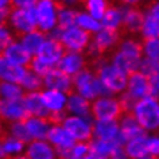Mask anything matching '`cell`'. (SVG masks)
Instances as JSON below:
<instances>
[{"label": "cell", "mask_w": 159, "mask_h": 159, "mask_svg": "<svg viewBox=\"0 0 159 159\" xmlns=\"http://www.w3.org/2000/svg\"><path fill=\"white\" fill-rule=\"evenodd\" d=\"M134 116L146 132L159 131V101L154 97H144L136 102Z\"/></svg>", "instance_id": "6da1fadb"}, {"label": "cell", "mask_w": 159, "mask_h": 159, "mask_svg": "<svg viewBox=\"0 0 159 159\" xmlns=\"http://www.w3.org/2000/svg\"><path fill=\"white\" fill-rule=\"evenodd\" d=\"M124 111L119 98L98 97L92 101L90 116L94 121H119L124 116Z\"/></svg>", "instance_id": "7a4b0ae2"}, {"label": "cell", "mask_w": 159, "mask_h": 159, "mask_svg": "<svg viewBox=\"0 0 159 159\" xmlns=\"http://www.w3.org/2000/svg\"><path fill=\"white\" fill-rule=\"evenodd\" d=\"M8 29L16 41H22L27 34L39 30L34 7L15 11L10 18Z\"/></svg>", "instance_id": "3957f363"}, {"label": "cell", "mask_w": 159, "mask_h": 159, "mask_svg": "<svg viewBox=\"0 0 159 159\" xmlns=\"http://www.w3.org/2000/svg\"><path fill=\"white\" fill-rule=\"evenodd\" d=\"M121 12V25L119 27V34L123 38H138L143 31L144 25V12L138 7L131 6H120Z\"/></svg>", "instance_id": "277c9868"}, {"label": "cell", "mask_w": 159, "mask_h": 159, "mask_svg": "<svg viewBox=\"0 0 159 159\" xmlns=\"http://www.w3.org/2000/svg\"><path fill=\"white\" fill-rule=\"evenodd\" d=\"M93 38H94V33H90V31H86L84 29H80V27L74 26L70 27L69 30H66L62 34L61 41L67 50L84 54L85 50L88 49V46L92 43Z\"/></svg>", "instance_id": "5b68a950"}, {"label": "cell", "mask_w": 159, "mask_h": 159, "mask_svg": "<svg viewBox=\"0 0 159 159\" xmlns=\"http://www.w3.org/2000/svg\"><path fill=\"white\" fill-rule=\"evenodd\" d=\"M30 117L33 116L27 109L23 97L16 100H0V120L3 124L12 121L26 123Z\"/></svg>", "instance_id": "8992f818"}, {"label": "cell", "mask_w": 159, "mask_h": 159, "mask_svg": "<svg viewBox=\"0 0 159 159\" xmlns=\"http://www.w3.org/2000/svg\"><path fill=\"white\" fill-rule=\"evenodd\" d=\"M38 29L49 35L57 27V8L54 0H39L35 6ZM49 38V37H47Z\"/></svg>", "instance_id": "52a82bcc"}, {"label": "cell", "mask_w": 159, "mask_h": 159, "mask_svg": "<svg viewBox=\"0 0 159 159\" xmlns=\"http://www.w3.org/2000/svg\"><path fill=\"white\" fill-rule=\"evenodd\" d=\"M97 77L100 78L102 85L107 89H109L112 93H120L123 90L127 89V82H128V77L116 69L113 65H104L100 70L97 71Z\"/></svg>", "instance_id": "ba28073f"}, {"label": "cell", "mask_w": 159, "mask_h": 159, "mask_svg": "<svg viewBox=\"0 0 159 159\" xmlns=\"http://www.w3.org/2000/svg\"><path fill=\"white\" fill-rule=\"evenodd\" d=\"M62 127L69 132L77 143H88L93 140V125L78 116H67Z\"/></svg>", "instance_id": "9c48e42d"}, {"label": "cell", "mask_w": 159, "mask_h": 159, "mask_svg": "<svg viewBox=\"0 0 159 159\" xmlns=\"http://www.w3.org/2000/svg\"><path fill=\"white\" fill-rule=\"evenodd\" d=\"M43 81H45L47 90H58V92H62L69 97L73 94H77L74 90L71 77L69 74L63 73L62 70L57 69V66L43 77Z\"/></svg>", "instance_id": "30bf717a"}, {"label": "cell", "mask_w": 159, "mask_h": 159, "mask_svg": "<svg viewBox=\"0 0 159 159\" xmlns=\"http://www.w3.org/2000/svg\"><path fill=\"white\" fill-rule=\"evenodd\" d=\"M67 49L65 45L62 43V41H57V39H47L45 43L42 45V47L38 51V57L39 59H42L43 62L50 63V65H57L59 62Z\"/></svg>", "instance_id": "8fae6325"}, {"label": "cell", "mask_w": 159, "mask_h": 159, "mask_svg": "<svg viewBox=\"0 0 159 159\" xmlns=\"http://www.w3.org/2000/svg\"><path fill=\"white\" fill-rule=\"evenodd\" d=\"M127 93H129L136 100H142L144 97L151 96V86H150V78L142 74L140 71H136L132 75L128 77L127 82Z\"/></svg>", "instance_id": "7c38bea8"}, {"label": "cell", "mask_w": 159, "mask_h": 159, "mask_svg": "<svg viewBox=\"0 0 159 159\" xmlns=\"http://www.w3.org/2000/svg\"><path fill=\"white\" fill-rule=\"evenodd\" d=\"M23 100L26 102V107L29 109L33 117L43 119L49 123V119L53 113V111H50L45 105V102L42 100V93L39 92H25L23 94Z\"/></svg>", "instance_id": "4fadbf2b"}, {"label": "cell", "mask_w": 159, "mask_h": 159, "mask_svg": "<svg viewBox=\"0 0 159 159\" xmlns=\"http://www.w3.org/2000/svg\"><path fill=\"white\" fill-rule=\"evenodd\" d=\"M27 70L22 66H18L8 61L4 55L0 54V81L12 82V84L20 85Z\"/></svg>", "instance_id": "5bb4252c"}, {"label": "cell", "mask_w": 159, "mask_h": 159, "mask_svg": "<svg viewBox=\"0 0 159 159\" xmlns=\"http://www.w3.org/2000/svg\"><path fill=\"white\" fill-rule=\"evenodd\" d=\"M86 66V61L84 54L74 53V51L67 50L65 55L59 59V62L57 63V69L62 70L63 73L69 74L70 77L74 74H77L80 70H82Z\"/></svg>", "instance_id": "9a60e30c"}, {"label": "cell", "mask_w": 159, "mask_h": 159, "mask_svg": "<svg viewBox=\"0 0 159 159\" xmlns=\"http://www.w3.org/2000/svg\"><path fill=\"white\" fill-rule=\"evenodd\" d=\"M120 125V135L123 138V140L125 143L132 140V139L146 136L147 132L140 127V124L138 123V120L135 119L134 113H127L123 116V119L119 123Z\"/></svg>", "instance_id": "2e32d148"}, {"label": "cell", "mask_w": 159, "mask_h": 159, "mask_svg": "<svg viewBox=\"0 0 159 159\" xmlns=\"http://www.w3.org/2000/svg\"><path fill=\"white\" fill-rule=\"evenodd\" d=\"M25 155L29 159H58L54 146L46 140H33L27 146Z\"/></svg>", "instance_id": "e0dca14e"}, {"label": "cell", "mask_w": 159, "mask_h": 159, "mask_svg": "<svg viewBox=\"0 0 159 159\" xmlns=\"http://www.w3.org/2000/svg\"><path fill=\"white\" fill-rule=\"evenodd\" d=\"M142 58L135 57L132 54L124 53V51H119V53L112 58V65L123 71L127 77L132 75L134 73L139 71V66H140Z\"/></svg>", "instance_id": "ac0fdd59"}, {"label": "cell", "mask_w": 159, "mask_h": 159, "mask_svg": "<svg viewBox=\"0 0 159 159\" xmlns=\"http://www.w3.org/2000/svg\"><path fill=\"white\" fill-rule=\"evenodd\" d=\"M120 134L119 121H94L93 124V140H116Z\"/></svg>", "instance_id": "d6986e66"}, {"label": "cell", "mask_w": 159, "mask_h": 159, "mask_svg": "<svg viewBox=\"0 0 159 159\" xmlns=\"http://www.w3.org/2000/svg\"><path fill=\"white\" fill-rule=\"evenodd\" d=\"M3 55H4L8 61H11L18 66H22V67H26L31 62V59H33V55L22 45H19L18 42H15L11 46L7 47V50L3 53Z\"/></svg>", "instance_id": "ffe728a7"}, {"label": "cell", "mask_w": 159, "mask_h": 159, "mask_svg": "<svg viewBox=\"0 0 159 159\" xmlns=\"http://www.w3.org/2000/svg\"><path fill=\"white\" fill-rule=\"evenodd\" d=\"M47 142L54 147H74L75 142L74 138L63 128V127H51L49 134H47Z\"/></svg>", "instance_id": "44dd1931"}, {"label": "cell", "mask_w": 159, "mask_h": 159, "mask_svg": "<svg viewBox=\"0 0 159 159\" xmlns=\"http://www.w3.org/2000/svg\"><path fill=\"white\" fill-rule=\"evenodd\" d=\"M90 105L92 102L86 100L85 97L80 96V94H73L66 101L65 109L67 111V113L77 115L78 117H88L90 116Z\"/></svg>", "instance_id": "7402d4cb"}, {"label": "cell", "mask_w": 159, "mask_h": 159, "mask_svg": "<svg viewBox=\"0 0 159 159\" xmlns=\"http://www.w3.org/2000/svg\"><path fill=\"white\" fill-rule=\"evenodd\" d=\"M26 127L34 140H46L47 134L51 128V125L46 120L38 117H30L26 121Z\"/></svg>", "instance_id": "603a6c76"}, {"label": "cell", "mask_w": 159, "mask_h": 159, "mask_svg": "<svg viewBox=\"0 0 159 159\" xmlns=\"http://www.w3.org/2000/svg\"><path fill=\"white\" fill-rule=\"evenodd\" d=\"M147 142H148V136H140L136 139L127 142L124 146V150L129 159H139L143 158L148 154V147H147Z\"/></svg>", "instance_id": "cb8c5ba5"}, {"label": "cell", "mask_w": 159, "mask_h": 159, "mask_svg": "<svg viewBox=\"0 0 159 159\" xmlns=\"http://www.w3.org/2000/svg\"><path fill=\"white\" fill-rule=\"evenodd\" d=\"M47 37H49V35L45 34L43 31L37 30V31H34V33L27 34L20 42H22V46L34 57V55H38V51L42 47L43 43H45Z\"/></svg>", "instance_id": "d4e9b609"}, {"label": "cell", "mask_w": 159, "mask_h": 159, "mask_svg": "<svg viewBox=\"0 0 159 159\" xmlns=\"http://www.w3.org/2000/svg\"><path fill=\"white\" fill-rule=\"evenodd\" d=\"M42 100L47 108L53 111V112H58V111L65 109L66 97L62 92H58V90H45L42 93Z\"/></svg>", "instance_id": "484cf974"}, {"label": "cell", "mask_w": 159, "mask_h": 159, "mask_svg": "<svg viewBox=\"0 0 159 159\" xmlns=\"http://www.w3.org/2000/svg\"><path fill=\"white\" fill-rule=\"evenodd\" d=\"M111 6H113L109 0H85L84 8L88 11V14L96 20H101L104 18L105 12Z\"/></svg>", "instance_id": "4316f807"}, {"label": "cell", "mask_w": 159, "mask_h": 159, "mask_svg": "<svg viewBox=\"0 0 159 159\" xmlns=\"http://www.w3.org/2000/svg\"><path fill=\"white\" fill-rule=\"evenodd\" d=\"M20 86L26 92H39L43 93L46 89L45 81H43V77H39L38 74H35L34 71L27 70V73L23 78Z\"/></svg>", "instance_id": "83f0119b"}, {"label": "cell", "mask_w": 159, "mask_h": 159, "mask_svg": "<svg viewBox=\"0 0 159 159\" xmlns=\"http://www.w3.org/2000/svg\"><path fill=\"white\" fill-rule=\"evenodd\" d=\"M77 10H71V8H63L57 12V29H59L62 33H65L66 30H69L70 27L75 26L77 22Z\"/></svg>", "instance_id": "f1b7e54d"}, {"label": "cell", "mask_w": 159, "mask_h": 159, "mask_svg": "<svg viewBox=\"0 0 159 159\" xmlns=\"http://www.w3.org/2000/svg\"><path fill=\"white\" fill-rule=\"evenodd\" d=\"M7 131H8V134L11 135V136L16 138L18 140L23 142L27 146H29L30 143L34 140L33 136H31L30 132H29V129H27L26 123H23V121L8 123V124H7Z\"/></svg>", "instance_id": "f546056e"}, {"label": "cell", "mask_w": 159, "mask_h": 159, "mask_svg": "<svg viewBox=\"0 0 159 159\" xmlns=\"http://www.w3.org/2000/svg\"><path fill=\"white\" fill-rule=\"evenodd\" d=\"M26 90L18 84L0 81V100H16L22 98Z\"/></svg>", "instance_id": "4dcf8cb0"}, {"label": "cell", "mask_w": 159, "mask_h": 159, "mask_svg": "<svg viewBox=\"0 0 159 159\" xmlns=\"http://www.w3.org/2000/svg\"><path fill=\"white\" fill-rule=\"evenodd\" d=\"M121 25V12L120 8L116 6H111L105 12L104 18L101 19V27L109 30H119Z\"/></svg>", "instance_id": "1f68e13d"}, {"label": "cell", "mask_w": 159, "mask_h": 159, "mask_svg": "<svg viewBox=\"0 0 159 159\" xmlns=\"http://www.w3.org/2000/svg\"><path fill=\"white\" fill-rule=\"evenodd\" d=\"M75 25L80 29H84L86 31H90V33H98L102 27H101V23L96 20V19H93L90 15L88 14H82V12H78L77 15V22H75Z\"/></svg>", "instance_id": "d6a6232c"}, {"label": "cell", "mask_w": 159, "mask_h": 159, "mask_svg": "<svg viewBox=\"0 0 159 159\" xmlns=\"http://www.w3.org/2000/svg\"><path fill=\"white\" fill-rule=\"evenodd\" d=\"M2 146H3V148H4L6 154H7V159H10L12 157L19 155V152H20V151L25 148V146H27V144H25L23 142L18 140L16 138L11 136V135L8 134V136L2 142Z\"/></svg>", "instance_id": "836d02e7"}, {"label": "cell", "mask_w": 159, "mask_h": 159, "mask_svg": "<svg viewBox=\"0 0 159 159\" xmlns=\"http://www.w3.org/2000/svg\"><path fill=\"white\" fill-rule=\"evenodd\" d=\"M55 66H57V65H50V63H46V62H43L42 59H39L38 55H34L33 59H31V62L25 67V69L30 70V71H34V73L38 74L39 77H45V75L49 73V71L53 70Z\"/></svg>", "instance_id": "e575fe53"}, {"label": "cell", "mask_w": 159, "mask_h": 159, "mask_svg": "<svg viewBox=\"0 0 159 159\" xmlns=\"http://www.w3.org/2000/svg\"><path fill=\"white\" fill-rule=\"evenodd\" d=\"M144 53L148 59H152L155 62H159V38L144 39L143 41Z\"/></svg>", "instance_id": "d590c367"}, {"label": "cell", "mask_w": 159, "mask_h": 159, "mask_svg": "<svg viewBox=\"0 0 159 159\" xmlns=\"http://www.w3.org/2000/svg\"><path fill=\"white\" fill-rule=\"evenodd\" d=\"M139 71L142 74H144L146 77H152L155 74H159V62H155L152 59L144 58L140 62V66H139Z\"/></svg>", "instance_id": "8d00e7d4"}, {"label": "cell", "mask_w": 159, "mask_h": 159, "mask_svg": "<svg viewBox=\"0 0 159 159\" xmlns=\"http://www.w3.org/2000/svg\"><path fill=\"white\" fill-rule=\"evenodd\" d=\"M16 42L14 38L12 33L10 31L8 27H0V54H3L7 50V47L11 46L12 43Z\"/></svg>", "instance_id": "74e56055"}, {"label": "cell", "mask_w": 159, "mask_h": 159, "mask_svg": "<svg viewBox=\"0 0 159 159\" xmlns=\"http://www.w3.org/2000/svg\"><path fill=\"white\" fill-rule=\"evenodd\" d=\"M39 0H10L11 7L18 11V10H25V8H31L38 4Z\"/></svg>", "instance_id": "f35d334b"}, {"label": "cell", "mask_w": 159, "mask_h": 159, "mask_svg": "<svg viewBox=\"0 0 159 159\" xmlns=\"http://www.w3.org/2000/svg\"><path fill=\"white\" fill-rule=\"evenodd\" d=\"M15 12V10L11 7V4L3 7L0 8V27H8V22H10V18L11 15Z\"/></svg>", "instance_id": "ab89813d"}, {"label": "cell", "mask_w": 159, "mask_h": 159, "mask_svg": "<svg viewBox=\"0 0 159 159\" xmlns=\"http://www.w3.org/2000/svg\"><path fill=\"white\" fill-rule=\"evenodd\" d=\"M147 147H148V154L154 155L159 159V136H151L147 142Z\"/></svg>", "instance_id": "60d3db41"}, {"label": "cell", "mask_w": 159, "mask_h": 159, "mask_svg": "<svg viewBox=\"0 0 159 159\" xmlns=\"http://www.w3.org/2000/svg\"><path fill=\"white\" fill-rule=\"evenodd\" d=\"M150 86H151V96L159 101V74L150 77Z\"/></svg>", "instance_id": "b9f144b4"}, {"label": "cell", "mask_w": 159, "mask_h": 159, "mask_svg": "<svg viewBox=\"0 0 159 159\" xmlns=\"http://www.w3.org/2000/svg\"><path fill=\"white\" fill-rule=\"evenodd\" d=\"M7 136H8V131H7V128L4 127V124H3L2 120H0V143L4 140Z\"/></svg>", "instance_id": "7bdbcfd3"}, {"label": "cell", "mask_w": 159, "mask_h": 159, "mask_svg": "<svg viewBox=\"0 0 159 159\" xmlns=\"http://www.w3.org/2000/svg\"><path fill=\"white\" fill-rule=\"evenodd\" d=\"M0 159H7V154H6L4 148H3L2 143H0Z\"/></svg>", "instance_id": "ee69618b"}, {"label": "cell", "mask_w": 159, "mask_h": 159, "mask_svg": "<svg viewBox=\"0 0 159 159\" xmlns=\"http://www.w3.org/2000/svg\"><path fill=\"white\" fill-rule=\"evenodd\" d=\"M8 4H10V0H0V8H3V7H6Z\"/></svg>", "instance_id": "f6af8a7d"}, {"label": "cell", "mask_w": 159, "mask_h": 159, "mask_svg": "<svg viewBox=\"0 0 159 159\" xmlns=\"http://www.w3.org/2000/svg\"><path fill=\"white\" fill-rule=\"evenodd\" d=\"M10 159H29L26 157V155H16V157H12V158H10Z\"/></svg>", "instance_id": "bcb514c9"}, {"label": "cell", "mask_w": 159, "mask_h": 159, "mask_svg": "<svg viewBox=\"0 0 159 159\" xmlns=\"http://www.w3.org/2000/svg\"><path fill=\"white\" fill-rule=\"evenodd\" d=\"M80 2H81V4H82V7H84V2H85V0H80Z\"/></svg>", "instance_id": "7dc6e473"}]
</instances>
